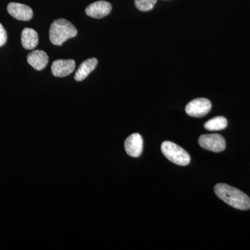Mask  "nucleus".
Instances as JSON below:
<instances>
[{
  "mask_svg": "<svg viewBox=\"0 0 250 250\" xmlns=\"http://www.w3.org/2000/svg\"><path fill=\"white\" fill-rule=\"evenodd\" d=\"M215 195L228 205L236 209L249 210L250 197L241 190L225 184H218L214 188Z\"/></svg>",
  "mask_w": 250,
  "mask_h": 250,
  "instance_id": "f257e3e1",
  "label": "nucleus"
},
{
  "mask_svg": "<svg viewBox=\"0 0 250 250\" xmlns=\"http://www.w3.org/2000/svg\"><path fill=\"white\" fill-rule=\"evenodd\" d=\"M49 40L55 45H62L64 42L77 35V30L71 22L65 19H58L51 24Z\"/></svg>",
  "mask_w": 250,
  "mask_h": 250,
  "instance_id": "f03ea898",
  "label": "nucleus"
},
{
  "mask_svg": "<svg viewBox=\"0 0 250 250\" xmlns=\"http://www.w3.org/2000/svg\"><path fill=\"white\" fill-rule=\"evenodd\" d=\"M161 149L163 154L176 165L185 166L190 164L188 153L175 143L165 141L161 144Z\"/></svg>",
  "mask_w": 250,
  "mask_h": 250,
  "instance_id": "7ed1b4c3",
  "label": "nucleus"
},
{
  "mask_svg": "<svg viewBox=\"0 0 250 250\" xmlns=\"http://www.w3.org/2000/svg\"><path fill=\"white\" fill-rule=\"evenodd\" d=\"M198 143L203 149L211 152H223L226 147L225 140L220 134L202 135L199 138Z\"/></svg>",
  "mask_w": 250,
  "mask_h": 250,
  "instance_id": "20e7f679",
  "label": "nucleus"
},
{
  "mask_svg": "<svg viewBox=\"0 0 250 250\" xmlns=\"http://www.w3.org/2000/svg\"><path fill=\"white\" fill-rule=\"evenodd\" d=\"M211 109V103L208 99L197 98L190 102L186 106V112L188 116L201 118L208 114Z\"/></svg>",
  "mask_w": 250,
  "mask_h": 250,
  "instance_id": "39448f33",
  "label": "nucleus"
},
{
  "mask_svg": "<svg viewBox=\"0 0 250 250\" xmlns=\"http://www.w3.org/2000/svg\"><path fill=\"white\" fill-rule=\"evenodd\" d=\"M112 5L106 1H98L88 5L85 10L89 17L100 19L108 16L111 13Z\"/></svg>",
  "mask_w": 250,
  "mask_h": 250,
  "instance_id": "423d86ee",
  "label": "nucleus"
},
{
  "mask_svg": "<svg viewBox=\"0 0 250 250\" xmlns=\"http://www.w3.org/2000/svg\"><path fill=\"white\" fill-rule=\"evenodd\" d=\"M7 11L12 17L19 21H30L34 15L32 9L29 6L20 3H9L7 6Z\"/></svg>",
  "mask_w": 250,
  "mask_h": 250,
  "instance_id": "0eeeda50",
  "label": "nucleus"
},
{
  "mask_svg": "<svg viewBox=\"0 0 250 250\" xmlns=\"http://www.w3.org/2000/svg\"><path fill=\"white\" fill-rule=\"evenodd\" d=\"M125 148L128 155L131 157H139L142 154L143 141L139 134H133L126 139Z\"/></svg>",
  "mask_w": 250,
  "mask_h": 250,
  "instance_id": "6e6552de",
  "label": "nucleus"
},
{
  "mask_svg": "<svg viewBox=\"0 0 250 250\" xmlns=\"http://www.w3.org/2000/svg\"><path fill=\"white\" fill-rule=\"evenodd\" d=\"M75 62L72 59L69 60H57L52 63V72L54 76L66 77L75 70Z\"/></svg>",
  "mask_w": 250,
  "mask_h": 250,
  "instance_id": "1a4fd4ad",
  "label": "nucleus"
},
{
  "mask_svg": "<svg viewBox=\"0 0 250 250\" xmlns=\"http://www.w3.org/2000/svg\"><path fill=\"white\" fill-rule=\"evenodd\" d=\"M49 57L47 53L42 50H35L28 54L27 62L36 70H42L48 63Z\"/></svg>",
  "mask_w": 250,
  "mask_h": 250,
  "instance_id": "9d476101",
  "label": "nucleus"
},
{
  "mask_svg": "<svg viewBox=\"0 0 250 250\" xmlns=\"http://www.w3.org/2000/svg\"><path fill=\"white\" fill-rule=\"evenodd\" d=\"M98 63V59L95 58H90L85 60L79 67L75 75V80L77 82L84 80L89 75L90 72L95 70Z\"/></svg>",
  "mask_w": 250,
  "mask_h": 250,
  "instance_id": "9b49d317",
  "label": "nucleus"
},
{
  "mask_svg": "<svg viewBox=\"0 0 250 250\" xmlns=\"http://www.w3.org/2000/svg\"><path fill=\"white\" fill-rule=\"evenodd\" d=\"M21 43L24 49L36 48L39 44V34L34 29L24 28L21 34Z\"/></svg>",
  "mask_w": 250,
  "mask_h": 250,
  "instance_id": "f8f14e48",
  "label": "nucleus"
},
{
  "mask_svg": "<svg viewBox=\"0 0 250 250\" xmlns=\"http://www.w3.org/2000/svg\"><path fill=\"white\" fill-rule=\"evenodd\" d=\"M228 126V121L224 117H215L213 119L207 121L205 124V128L208 131H220L225 129Z\"/></svg>",
  "mask_w": 250,
  "mask_h": 250,
  "instance_id": "ddd939ff",
  "label": "nucleus"
},
{
  "mask_svg": "<svg viewBox=\"0 0 250 250\" xmlns=\"http://www.w3.org/2000/svg\"><path fill=\"white\" fill-rule=\"evenodd\" d=\"M157 0H134L136 7L141 11H149L154 8Z\"/></svg>",
  "mask_w": 250,
  "mask_h": 250,
  "instance_id": "4468645a",
  "label": "nucleus"
},
{
  "mask_svg": "<svg viewBox=\"0 0 250 250\" xmlns=\"http://www.w3.org/2000/svg\"><path fill=\"white\" fill-rule=\"evenodd\" d=\"M7 40V34L4 27L0 23V47L4 45Z\"/></svg>",
  "mask_w": 250,
  "mask_h": 250,
  "instance_id": "2eb2a0df",
  "label": "nucleus"
}]
</instances>
